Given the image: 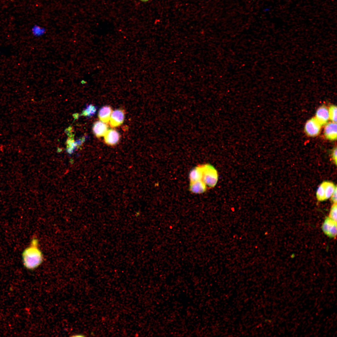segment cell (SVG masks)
Masks as SVG:
<instances>
[{
  "mask_svg": "<svg viewBox=\"0 0 337 337\" xmlns=\"http://www.w3.org/2000/svg\"><path fill=\"white\" fill-rule=\"evenodd\" d=\"M206 189V185L201 180L190 182V190L193 193H201L205 192Z\"/></svg>",
  "mask_w": 337,
  "mask_h": 337,
  "instance_id": "cell-11",
  "label": "cell"
},
{
  "mask_svg": "<svg viewBox=\"0 0 337 337\" xmlns=\"http://www.w3.org/2000/svg\"><path fill=\"white\" fill-rule=\"evenodd\" d=\"M201 165L202 171V181L209 187H214L217 184L218 179L217 170L209 164Z\"/></svg>",
  "mask_w": 337,
  "mask_h": 337,
  "instance_id": "cell-2",
  "label": "cell"
},
{
  "mask_svg": "<svg viewBox=\"0 0 337 337\" xmlns=\"http://www.w3.org/2000/svg\"><path fill=\"white\" fill-rule=\"evenodd\" d=\"M97 110V107L94 105L91 104L87 105L82 111L81 115L87 118L91 117L95 115Z\"/></svg>",
  "mask_w": 337,
  "mask_h": 337,
  "instance_id": "cell-13",
  "label": "cell"
},
{
  "mask_svg": "<svg viewBox=\"0 0 337 337\" xmlns=\"http://www.w3.org/2000/svg\"><path fill=\"white\" fill-rule=\"evenodd\" d=\"M337 203H334L330 209L329 217L332 220L337 222Z\"/></svg>",
  "mask_w": 337,
  "mask_h": 337,
  "instance_id": "cell-17",
  "label": "cell"
},
{
  "mask_svg": "<svg viewBox=\"0 0 337 337\" xmlns=\"http://www.w3.org/2000/svg\"><path fill=\"white\" fill-rule=\"evenodd\" d=\"M81 83H82V84H85V81L84 80H82V81H81Z\"/></svg>",
  "mask_w": 337,
  "mask_h": 337,
  "instance_id": "cell-20",
  "label": "cell"
},
{
  "mask_svg": "<svg viewBox=\"0 0 337 337\" xmlns=\"http://www.w3.org/2000/svg\"><path fill=\"white\" fill-rule=\"evenodd\" d=\"M42 257L36 239L32 240L30 245L24 250L22 255L24 266L30 270H34L38 267L42 261Z\"/></svg>",
  "mask_w": 337,
  "mask_h": 337,
  "instance_id": "cell-1",
  "label": "cell"
},
{
  "mask_svg": "<svg viewBox=\"0 0 337 337\" xmlns=\"http://www.w3.org/2000/svg\"><path fill=\"white\" fill-rule=\"evenodd\" d=\"M108 130L107 124L100 120L95 122L92 126L93 133L97 138L104 136Z\"/></svg>",
  "mask_w": 337,
  "mask_h": 337,
  "instance_id": "cell-7",
  "label": "cell"
},
{
  "mask_svg": "<svg viewBox=\"0 0 337 337\" xmlns=\"http://www.w3.org/2000/svg\"><path fill=\"white\" fill-rule=\"evenodd\" d=\"M321 126L315 118H312L306 122L305 126V130L309 136H315L319 134Z\"/></svg>",
  "mask_w": 337,
  "mask_h": 337,
  "instance_id": "cell-4",
  "label": "cell"
},
{
  "mask_svg": "<svg viewBox=\"0 0 337 337\" xmlns=\"http://www.w3.org/2000/svg\"><path fill=\"white\" fill-rule=\"evenodd\" d=\"M324 135L328 139L336 140L337 139V124L336 123H328L325 125L324 129Z\"/></svg>",
  "mask_w": 337,
  "mask_h": 337,
  "instance_id": "cell-9",
  "label": "cell"
},
{
  "mask_svg": "<svg viewBox=\"0 0 337 337\" xmlns=\"http://www.w3.org/2000/svg\"><path fill=\"white\" fill-rule=\"evenodd\" d=\"M337 147H336L334 149L332 152V158L336 165L337 164Z\"/></svg>",
  "mask_w": 337,
  "mask_h": 337,
  "instance_id": "cell-18",
  "label": "cell"
},
{
  "mask_svg": "<svg viewBox=\"0 0 337 337\" xmlns=\"http://www.w3.org/2000/svg\"><path fill=\"white\" fill-rule=\"evenodd\" d=\"M329 119L332 122H337V107L336 105L331 106L329 110Z\"/></svg>",
  "mask_w": 337,
  "mask_h": 337,
  "instance_id": "cell-16",
  "label": "cell"
},
{
  "mask_svg": "<svg viewBox=\"0 0 337 337\" xmlns=\"http://www.w3.org/2000/svg\"><path fill=\"white\" fill-rule=\"evenodd\" d=\"M125 117L123 110L119 109L113 111L109 121L110 126L116 127L120 126L124 122Z\"/></svg>",
  "mask_w": 337,
  "mask_h": 337,
  "instance_id": "cell-5",
  "label": "cell"
},
{
  "mask_svg": "<svg viewBox=\"0 0 337 337\" xmlns=\"http://www.w3.org/2000/svg\"><path fill=\"white\" fill-rule=\"evenodd\" d=\"M111 108L109 105L102 107L99 110L98 116L100 121L105 123L109 122L110 116L112 112Z\"/></svg>",
  "mask_w": 337,
  "mask_h": 337,
  "instance_id": "cell-10",
  "label": "cell"
},
{
  "mask_svg": "<svg viewBox=\"0 0 337 337\" xmlns=\"http://www.w3.org/2000/svg\"><path fill=\"white\" fill-rule=\"evenodd\" d=\"M337 187L335 188L334 193L331 196V200L334 203H337Z\"/></svg>",
  "mask_w": 337,
  "mask_h": 337,
  "instance_id": "cell-19",
  "label": "cell"
},
{
  "mask_svg": "<svg viewBox=\"0 0 337 337\" xmlns=\"http://www.w3.org/2000/svg\"><path fill=\"white\" fill-rule=\"evenodd\" d=\"M140 0L141 1H142V2H146L148 1L149 0Z\"/></svg>",
  "mask_w": 337,
  "mask_h": 337,
  "instance_id": "cell-21",
  "label": "cell"
},
{
  "mask_svg": "<svg viewBox=\"0 0 337 337\" xmlns=\"http://www.w3.org/2000/svg\"><path fill=\"white\" fill-rule=\"evenodd\" d=\"M317 199L320 201H323L325 200V188L323 182L318 187L316 193Z\"/></svg>",
  "mask_w": 337,
  "mask_h": 337,
  "instance_id": "cell-15",
  "label": "cell"
},
{
  "mask_svg": "<svg viewBox=\"0 0 337 337\" xmlns=\"http://www.w3.org/2000/svg\"><path fill=\"white\" fill-rule=\"evenodd\" d=\"M322 227L325 234L329 237L334 238L336 237L337 222L327 217L325 219Z\"/></svg>",
  "mask_w": 337,
  "mask_h": 337,
  "instance_id": "cell-3",
  "label": "cell"
},
{
  "mask_svg": "<svg viewBox=\"0 0 337 337\" xmlns=\"http://www.w3.org/2000/svg\"><path fill=\"white\" fill-rule=\"evenodd\" d=\"M323 183L325 188V198L326 200L331 197L337 187L331 182L324 181Z\"/></svg>",
  "mask_w": 337,
  "mask_h": 337,
  "instance_id": "cell-12",
  "label": "cell"
},
{
  "mask_svg": "<svg viewBox=\"0 0 337 337\" xmlns=\"http://www.w3.org/2000/svg\"><path fill=\"white\" fill-rule=\"evenodd\" d=\"M315 118L321 125L325 124L329 119L328 109L324 106L320 107L316 111Z\"/></svg>",
  "mask_w": 337,
  "mask_h": 337,
  "instance_id": "cell-8",
  "label": "cell"
},
{
  "mask_svg": "<svg viewBox=\"0 0 337 337\" xmlns=\"http://www.w3.org/2000/svg\"><path fill=\"white\" fill-rule=\"evenodd\" d=\"M31 31L33 35L36 37H41L44 35L46 32L44 28L37 25L32 27Z\"/></svg>",
  "mask_w": 337,
  "mask_h": 337,
  "instance_id": "cell-14",
  "label": "cell"
},
{
  "mask_svg": "<svg viewBox=\"0 0 337 337\" xmlns=\"http://www.w3.org/2000/svg\"><path fill=\"white\" fill-rule=\"evenodd\" d=\"M104 136L105 143L110 146L116 144L120 139L119 133L117 130L112 129H108Z\"/></svg>",
  "mask_w": 337,
  "mask_h": 337,
  "instance_id": "cell-6",
  "label": "cell"
}]
</instances>
